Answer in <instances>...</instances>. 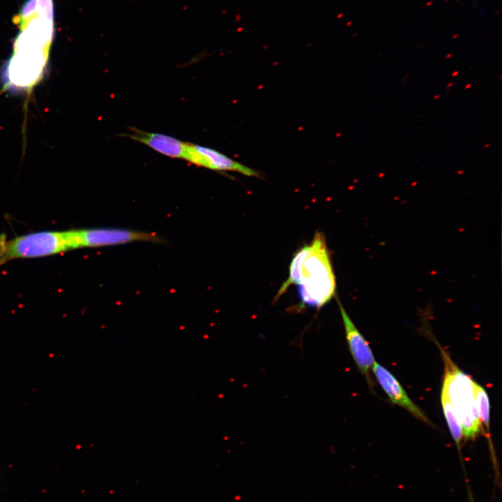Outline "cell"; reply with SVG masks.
I'll return each mask as SVG.
<instances>
[{
    "instance_id": "5b68a950",
    "label": "cell",
    "mask_w": 502,
    "mask_h": 502,
    "mask_svg": "<svg viewBox=\"0 0 502 502\" xmlns=\"http://www.w3.org/2000/svg\"><path fill=\"white\" fill-rule=\"evenodd\" d=\"M184 160L218 172H235L247 176L261 177L258 171L250 168L213 149L188 143Z\"/></svg>"
},
{
    "instance_id": "30bf717a",
    "label": "cell",
    "mask_w": 502,
    "mask_h": 502,
    "mask_svg": "<svg viewBox=\"0 0 502 502\" xmlns=\"http://www.w3.org/2000/svg\"><path fill=\"white\" fill-rule=\"evenodd\" d=\"M475 397L480 423L485 426V433L490 439L489 434V400L485 388L475 381Z\"/></svg>"
},
{
    "instance_id": "52a82bcc",
    "label": "cell",
    "mask_w": 502,
    "mask_h": 502,
    "mask_svg": "<svg viewBox=\"0 0 502 502\" xmlns=\"http://www.w3.org/2000/svg\"><path fill=\"white\" fill-rule=\"evenodd\" d=\"M372 372L392 403L404 408L423 422L430 424V421L425 413L410 399L405 390L391 372L376 362L372 367Z\"/></svg>"
},
{
    "instance_id": "ba28073f",
    "label": "cell",
    "mask_w": 502,
    "mask_h": 502,
    "mask_svg": "<svg viewBox=\"0 0 502 502\" xmlns=\"http://www.w3.org/2000/svg\"><path fill=\"white\" fill-rule=\"evenodd\" d=\"M125 135L165 156L184 160L188 143L175 137L160 133L149 132L136 128H130V133Z\"/></svg>"
},
{
    "instance_id": "7a4b0ae2",
    "label": "cell",
    "mask_w": 502,
    "mask_h": 502,
    "mask_svg": "<svg viewBox=\"0 0 502 502\" xmlns=\"http://www.w3.org/2000/svg\"><path fill=\"white\" fill-rule=\"evenodd\" d=\"M440 351L445 366L442 388L452 404L462 436L474 439L483 431L475 397V381L455 364L445 350L441 348Z\"/></svg>"
},
{
    "instance_id": "3957f363",
    "label": "cell",
    "mask_w": 502,
    "mask_h": 502,
    "mask_svg": "<svg viewBox=\"0 0 502 502\" xmlns=\"http://www.w3.org/2000/svg\"><path fill=\"white\" fill-rule=\"evenodd\" d=\"M68 231H42L11 239L0 236V265L15 259H31L70 250Z\"/></svg>"
},
{
    "instance_id": "9c48e42d",
    "label": "cell",
    "mask_w": 502,
    "mask_h": 502,
    "mask_svg": "<svg viewBox=\"0 0 502 502\" xmlns=\"http://www.w3.org/2000/svg\"><path fill=\"white\" fill-rule=\"evenodd\" d=\"M441 402L445 418L450 434L460 451V443L462 439V432L448 395L443 388H441Z\"/></svg>"
},
{
    "instance_id": "277c9868",
    "label": "cell",
    "mask_w": 502,
    "mask_h": 502,
    "mask_svg": "<svg viewBox=\"0 0 502 502\" xmlns=\"http://www.w3.org/2000/svg\"><path fill=\"white\" fill-rule=\"evenodd\" d=\"M71 250L125 244L135 241L161 243L156 234L117 228H90L68 230Z\"/></svg>"
},
{
    "instance_id": "8fae6325",
    "label": "cell",
    "mask_w": 502,
    "mask_h": 502,
    "mask_svg": "<svg viewBox=\"0 0 502 502\" xmlns=\"http://www.w3.org/2000/svg\"><path fill=\"white\" fill-rule=\"evenodd\" d=\"M35 9H36V8H35ZM38 9H39V8H38ZM39 10H40V9H39ZM40 11L43 12L42 10H40ZM33 12H34V11H33ZM44 14H45V13H44ZM46 15H47V14H46ZM48 16H50V15H48ZM50 17H52V16H50ZM27 18H28V17H27ZM24 19H26V18H24ZM16 20H21V19H16Z\"/></svg>"
},
{
    "instance_id": "6da1fadb",
    "label": "cell",
    "mask_w": 502,
    "mask_h": 502,
    "mask_svg": "<svg viewBox=\"0 0 502 502\" xmlns=\"http://www.w3.org/2000/svg\"><path fill=\"white\" fill-rule=\"evenodd\" d=\"M294 284L298 287V295L305 306L320 308L335 296V276L322 234L317 233L310 244L296 253L289 277L279 289L275 299Z\"/></svg>"
},
{
    "instance_id": "8992f818",
    "label": "cell",
    "mask_w": 502,
    "mask_h": 502,
    "mask_svg": "<svg viewBox=\"0 0 502 502\" xmlns=\"http://www.w3.org/2000/svg\"><path fill=\"white\" fill-rule=\"evenodd\" d=\"M338 305L342 319L345 337L351 356L360 373L366 379L371 389L374 387L371 377L376 363L369 343L360 333L340 302Z\"/></svg>"
}]
</instances>
